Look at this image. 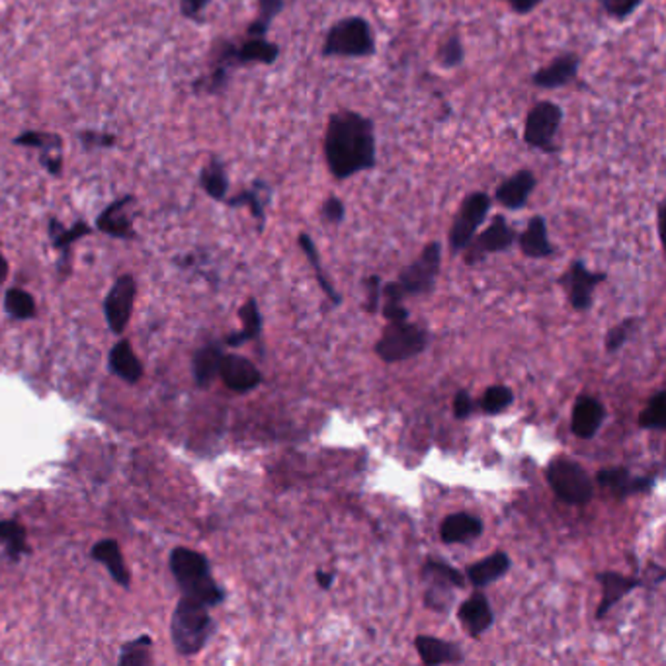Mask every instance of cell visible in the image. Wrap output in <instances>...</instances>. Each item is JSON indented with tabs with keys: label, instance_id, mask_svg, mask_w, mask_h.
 I'll use <instances>...</instances> for the list:
<instances>
[{
	"label": "cell",
	"instance_id": "6da1fadb",
	"mask_svg": "<svg viewBox=\"0 0 666 666\" xmlns=\"http://www.w3.org/2000/svg\"><path fill=\"white\" fill-rule=\"evenodd\" d=\"M323 157L328 174L337 182L376 171V121L358 109L342 108L332 112L323 135Z\"/></svg>",
	"mask_w": 666,
	"mask_h": 666
},
{
	"label": "cell",
	"instance_id": "7a4b0ae2",
	"mask_svg": "<svg viewBox=\"0 0 666 666\" xmlns=\"http://www.w3.org/2000/svg\"><path fill=\"white\" fill-rule=\"evenodd\" d=\"M282 55V47L268 37L245 36L243 39H224L213 51V61L207 75L193 80L196 94H224L233 73L248 65H274Z\"/></svg>",
	"mask_w": 666,
	"mask_h": 666
},
{
	"label": "cell",
	"instance_id": "3957f363",
	"mask_svg": "<svg viewBox=\"0 0 666 666\" xmlns=\"http://www.w3.org/2000/svg\"><path fill=\"white\" fill-rule=\"evenodd\" d=\"M378 53V36L373 24L362 14H350L332 24L323 39L325 59H371Z\"/></svg>",
	"mask_w": 666,
	"mask_h": 666
},
{
	"label": "cell",
	"instance_id": "277c9868",
	"mask_svg": "<svg viewBox=\"0 0 666 666\" xmlns=\"http://www.w3.org/2000/svg\"><path fill=\"white\" fill-rule=\"evenodd\" d=\"M171 571L184 596H190L207 608L225 600V592L213 580L210 561L202 553L188 547L174 549L171 553Z\"/></svg>",
	"mask_w": 666,
	"mask_h": 666
},
{
	"label": "cell",
	"instance_id": "5b68a950",
	"mask_svg": "<svg viewBox=\"0 0 666 666\" xmlns=\"http://www.w3.org/2000/svg\"><path fill=\"white\" fill-rule=\"evenodd\" d=\"M171 633L180 655H198L213 633V619L207 612V606L190 596H182L174 608Z\"/></svg>",
	"mask_w": 666,
	"mask_h": 666
},
{
	"label": "cell",
	"instance_id": "8992f818",
	"mask_svg": "<svg viewBox=\"0 0 666 666\" xmlns=\"http://www.w3.org/2000/svg\"><path fill=\"white\" fill-rule=\"evenodd\" d=\"M563 120L565 112L557 102L553 100L536 102L528 109V114H526L524 120V131H522L524 145L532 151L544 152V155L549 157L557 155L559 147L555 143V139H557L561 131Z\"/></svg>",
	"mask_w": 666,
	"mask_h": 666
},
{
	"label": "cell",
	"instance_id": "52a82bcc",
	"mask_svg": "<svg viewBox=\"0 0 666 666\" xmlns=\"http://www.w3.org/2000/svg\"><path fill=\"white\" fill-rule=\"evenodd\" d=\"M546 477L553 494L565 505L585 506L592 501L594 484L580 463L571 457H555L546 469Z\"/></svg>",
	"mask_w": 666,
	"mask_h": 666
},
{
	"label": "cell",
	"instance_id": "ba28073f",
	"mask_svg": "<svg viewBox=\"0 0 666 666\" xmlns=\"http://www.w3.org/2000/svg\"><path fill=\"white\" fill-rule=\"evenodd\" d=\"M491 207H493V196L483 190L471 192L462 200L448 233L450 251L453 255L463 253L467 245L473 241L481 225L487 221Z\"/></svg>",
	"mask_w": 666,
	"mask_h": 666
},
{
	"label": "cell",
	"instance_id": "9c48e42d",
	"mask_svg": "<svg viewBox=\"0 0 666 666\" xmlns=\"http://www.w3.org/2000/svg\"><path fill=\"white\" fill-rule=\"evenodd\" d=\"M426 344L428 335L424 328L409 321H399L385 327L381 338L376 344V352L383 362L397 364L419 356L426 349Z\"/></svg>",
	"mask_w": 666,
	"mask_h": 666
},
{
	"label": "cell",
	"instance_id": "30bf717a",
	"mask_svg": "<svg viewBox=\"0 0 666 666\" xmlns=\"http://www.w3.org/2000/svg\"><path fill=\"white\" fill-rule=\"evenodd\" d=\"M442 266V243H428L422 253L416 256L407 268L399 272L397 284L405 296H424L434 289Z\"/></svg>",
	"mask_w": 666,
	"mask_h": 666
},
{
	"label": "cell",
	"instance_id": "8fae6325",
	"mask_svg": "<svg viewBox=\"0 0 666 666\" xmlns=\"http://www.w3.org/2000/svg\"><path fill=\"white\" fill-rule=\"evenodd\" d=\"M516 237L518 234L508 224V219L505 215H494L489 227L475 234L473 241L467 245V248L463 251L465 265L473 266L477 262H483L489 255L508 251V248L515 245Z\"/></svg>",
	"mask_w": 666,
	"mask_h": 666
},
{
	"label": "cell",
	"instance_id": "7c38bea8",
	"mask_svg": "<svg viewBox=\"0 0 666 666\" xmlns=\"http://www.w3.org/2000/svg\"><path fill=\"white\" fill-rule=\"evenodd\" d=\"M580 55L577 51H565L553 57L547 65L539 67L532 75V87L539 90H561L575 85L580 75Z\"/></svg>",
	"mask_w": 666,
	"mask_h": 666
},
{
	"label": "cell",
	"instance_id": "4fadbf2b",
	"mask_svg": "<svg viewBox=\"0 0 666 666\" xmlns=\"http://www.w3.org/2000/svg\"><path fill=\"white\" fill-rule=\"evenodd\" d=\"M606 280L604 272H590L585 262L575 260L559 277V286L567 291L568 303L577 311H587L592 305V294L598 284Z\"/></svg>",
	"mask_w": 666,
	"mask_h": 666
},
{
	"label": "cell",
	"instance_id": "5bb4252c",
	"mask_svg": "<svg viewBox=\"0 0 666 666\" xmlns=\"http://www.w3.org/2000/svg\"><path fill=\"white\" fill-rule=\"evenodd\" d=\"M135 291L137 284L131 274L120 276L112 289L108 291V297L104 301V315L108 327L116 335H121L123 330L128 328L130 318L133 313V301H135Z\"/></svg>",
	"mask_w": 666,
	"mask_h": 666
},
{
	"label": "cell",
	"instance_id": "9a60e30c",
	"mask_svg": "<svg viewBox=\"0 0 666 666\" xmlns=\"http://www.w3.org/2000/svg\"><path fill=\"white\" fill-rule=\"evenodd\" d=\"M537 188V176L532 169H518L506 176L501 184L494 188L493 202H496L508 212H522L528 205L530 198Z\"/></svg>",
	"mask_w": 666,
	"mask_h": 666
},
{
	"label": "cell",
	"instance_id": "2e32d148",
	"mask_svg": "<svg viewBox=\"0 0 666 666\" xmlns=\"http://www.w3.org/2000/svg\"><path fill=\"white\" fill-rule=\"evenodd\" d=\"M133 203L135 196H131V193H126V196L114 200L99 217H96V229L112 239L135 241L137 231L133 227L131 215L128 213Z\"/></svg>",
	"mask_w": 666,
	"mask_h": 666
},
{
	"label": "cell",
	"instance_id": "e0dca14e",
	"mask_svg": "<svg viewBox=\"0 0 666 666\" xmlns=\"http://www.w3.org/2000/svg\"><path fill=\"white\" fill-rule=\"evenodd\" d=\"M219 376L234 393H248L262 383V376L256 366L251 359L237 354H224L219 366Z\"/></svg>",
	"mask_w": 666,
	"mask_h": 666
},
{
	"label": "cell",
	"instance_id": "ac0fdd59",
	"mask_svg": "<svg viewBox=\"0 0 666 666\" xmlns=\"http://www.w3.org/2000/svg\"><path fill=\"white\" fill-rule=\"evenodd\" d=\"M272 193L274 190L266 180L256 178L248 188H243L239 193H234V196L225 198V203L229 207H246L258 224V231L262 233L266 225V210L272 202Z\"/></svg>",
	"mask_w": 666,
	"mask_h": 666
},
{
	"label": "cell",
	"instance_id": "d6986e66",
	"mask_svg": "<svg viewBox=\"0 0 666 666\" xmlns=\"http://www.w3.org/2000/svg\"><path fill=\"white\" fill-rule=\"evenodd\" d=\"M457 619H460L462 628L473 637V640H477V637H481L484 631H489L494 623V614L487 596L479 590L475 594H471L460 606V609H457Z\"/></svg>",
	"mask_w": 666,
	"mask_h": 666
},
{
	"label": "cell",
	"instance_id": "ffe728a7",
	"mask_svg": "<svg viewBox=\"0 0 666 666\" xmlns=\"http://www.w3.org/2000/svg\"><path fill=\"white\" fill-rule=\"evenodd\" d=\"M596 481L600 487L608 489L618 498H626L637 493H647L655 484V477H633L630 469L614 467V469H600L596 473Z\"/></svg>",
	"mask_w": 666,
	"mask_h": 666
},
{
	"label": "cell",
	"instance_id": "44dd1931",
	"mask_svg": "<svg viewBox=\"0 0 666 666\" xmlns=\"http://www.w3.org/2000/svg\"><path fill=\"white\" fill-rule=\"evenodd\" d=\"M518 245L524 256L541 260L549 258L555 255V246L549 241V231H547V221L544 215H534L528 221V227L524 233L518 234Z\"/></svg>",
	"mask_w": 666,
	"mask_h": 666
},
{
	"label": "cell",
	"instance_id": "7402d4cb",
	"mask_svg": "<svg viewBox=\"0 0 666 666\" xmlns=\"http://www.w3.org/2000/svg\"><path fill=\"white\" fill-rule=\"evenodd\" d=\"M604 414L606 412L600 401H596L590 395H580L573 409V421H571L573 434L582 440L592 438L600 430L604 422Z\"/></svg>",
	"mask_w": 666,
	"mask_h": 666
},
{
	"label": "cell",
	"instance_id": "603a6c76",
	"mask_svg": "<svg viewBox=\"0 0 666 666\" xmlns=\"http://www.w3.org/2000/svg\"><path fill=\"white\" fill-rule=\"evenodd\" d=\"M483 534L481 518L467 515V512H455L443 518L440 526V537L443 544H467Z\"/></svg>",
	"mask_w": 666,
	"mask_h": 666
},
{
	"label": "cell",
	"instance_id": "cb8c5ba5",
	"mask_svg": "<svg viewBox=\"0 0 666 666\" xmlns=\"http://www.w3.org/2000/svg\"><path fill=\"white\" fill-rule=\"evenodd\" d=\"M596 578H598V582L602 585V602L598 606V612H596V619H602L621 598H626L631 590L641 585L640 580L623 577L614 571L598 573Z\"/></svg>",
	"mask_w": 666,
	"mask_h": 666
},
{
	"label": "cell",
	"instance_id": "d4e9b609",
	"mask_svg": "<svg viewBox=\"0 0 666 666\" xmlns=\"http://www.w3.org/2000/svg\"><path fill=\"white\" fill-rule=\"evenodd\" d=\"M416 653H419L421 661L426 666H438V664H450V662H462L463 655L457 645L438 640V637L430 635H419L414 640Z\"/></svg>",
	"mask_w": 666,
	"mask_h": 666
},
{
	"label": "cell",
	"instance_id": "484cf974",
	"mask_svg": "<svg viewBox=\"0 0 666 666\" xmlns=\"http://www.w3.org/2000/svg\"><path fill=\"white\" fill-rule=\"evenodd\" d=\"M510 568V557L505 551H496L489 555L487 559L477 561L467 567V578L475 588H484L493 585L494 580L503 578Z\"/></svg>",
	"mask_w": 666,
	"mask_h": 666
},
{
	"label": "cell",
	"instance_id": "4316f807",
	"mask_svg": "<svg viewBox=\"0 0 666 666\" xmlns=\"http://www.w3.org/2000/svg\"><path fill=\"white\" fill-rule=\"evenodd\" d=\"M92 559L102 563L120 587L130 588L131 577L126 563H123V555L116 539H102L100 544H96L92 547Z\"/></svg>",
	"mask_w": 666,
	"mask_h": 666
},
{
	"label": "cell",
	"instance_id": "83f0119b",
	"mask_svg": "<svg viewBox=\"0 0 666 666\" xmlns=\"http://www.w3.org/2000/svg\"><path fill=\"white\" fill-rule=\"evenodd\" d=\"M200 188L205 192V196H210L213 202H225L231 180L227 174V166L221 157H212L203 164L198 176Z\"/></svg>",
	"mask_w": 666,
	"mask_h": 666
},
{
	"label": "cell",
	"instance_id": "f1b7e54d",
	"mask_svg": "<svg viewBox=\"0 0 666 666\" xmlns=\"http://www.w3.org/2000/svg\"><path fill=\"white\" fill-rule=\"evenodd\" d=\"M109 369L128 383H137L143 378V364L139 362L130 340H120L109 352Z\"/></svg>",
	"mask_w": 666,
	"mask_h": 666
},
{
	"label": "cell",
	"instance_id": "f546056e",
	"mask_svg": "<svg viewBox=\"0 0 666 666\" xmlns=\"http://www.w3.org/2000/svg\"><path fill=\"white\" fill-rule=\"evenodd\" d=\"M90 233H92V227L87 224V221H82V219H78L77 224L73 227H68V229H65L59 224V219H55V217L49 219V237H51V245H53L55 251L61 253V266L65 265V262L68 265V255H71V246L77 241H80L82 237H88Z\"/></svg>",
	"mask_w": 666,
	"mask_h": 666
},
{
	"label": "cell",
	"instance_id": "4dcf8cb0",
	"mask_svg": "<svg viewBox=\"0 0 666 666\" xmlns=\"http://www.w3.org/2000/svg\"><path fill=\"white\" fill-rule=\"evenodd\" d=\"M221 358H224V352L217 344H207L193 356V378L200 387H207L219 376Z\"/></svg>",
	"mask_w": 666,
	"mask_h": 666
},
{
	"label": "cell",
	"instance_id": "1f68e13d",
	"mask_svg": "<svg viewBox=\"0 0 666 666\" xmlns=\"http://www.w3.org/2000/svg\"><path fill=\"white\" fill-rule=\"evenodd\" d=\"M256 16L246 26L245 36L268 37L274 20L280 16L286 8V0H256Z\"/></svg>",
	"mask_w": 666,
	"mask_h": 666
},
{
	"label": "cell",
	"instance_id": "d6a6232c",
	"mask_svg": "<svg viewBox=\"0 0 666 666\" xmlns=\"http://www.w3.org/2000/svg\"><path fill=\"white\" fill-rule=\"evenodd\" d=\"M239 317L243 321V330L241 332H233V335H229L225 338V342L229 346H241L248 340H255L260 330H262V317H260V311H258V305H256V299H248L241 311H239Z\"/></svg>",
	"mask_w": 666,
	"mask_h": 666
},
{
	"label": "cell",
	"instance_id": "836d02e7",
	"mask_svg": "<svg viewBox=\"0 0 666 666\" xmlns=\"http://www.w3.org/2000/svg\"><path fill=\"white\" fill-rule=\"evenodd\" d=\"M434 59L440 68L443 71H453V68H460L465 63V44L460 34H450L440 41L436 49Z\"/></svg>",
	"mask_w": 666,
	"mask_h": 666
},
{
	"label": "cell",
	"instance_id": "e575fe53",
	"mask_svg": "<svg viewBox=\"0 0 666 666\" xmlns=\"http://www.w3.org/2000/svg\"><path fill=\"white\" fill-rule=\"evenodd\" d=\"M299 246H301L303 255L307 256L309 265L313 266L317 282H318V286H321V289L325 291V296H327L332 303H335V305H340V303H342V297L337 294L335 287H332V284L328 282V277H327V274H325V270H323V266H321V258H318L317 246H315V243H313V239H311V234H307V233H299Z\"/></svg>",
	"mask_w": 666,
	"mask_h": 666
},
{
	"label": "cell",
	"instance_id": "d590c367",
	"mask_svg": "<svg viewBox=\"0 0 666 666\" xmlns=\"http://www.w3.org/2000/svg\"><path fill=\"white\" fill-rule=\"evenodd\" d=\"M12 145L26 147V149H37L39 152L46 151H63L65 141L59 133L55 131H39V130H26L20 135L12 139Z\"/></svg>",
	"mask_w": 666,
	"mask_h": 666
},
{
	"label": "cell",
	"instance_id": "8d00e7d4",
	"mask_svg": "<svg viewBox=\"0 0 666 666\" xmlns=\"http://www.w3.org/2000/svg\"><path fill=\"white\" fill-rule=\"evenodd\" d=\"M0 544H5L8 557L12 561H18L22 557V553H30L24 526L16 520L0 522Z\"/></svg>",
	"mask_w": 666,
	"mask_h": 666
},
{
	"label": "cell",
	"instance_id": "74e56055",
	"mask_svg": "<svg viewBox=\"0 0 666 666\" xmlns=\"http://www.w3.org/2000/svg\"><path fill=\"white\" fill-rule=\"evenodd\" d=\"M381 297H383V317L390 323H399V321H409V311L402 307V299H405V291L401 289V286L397 282H390L381 286Z\"/></svg>",
	"mask_w": 666,
	"mask_h": 666
},
{
	"label": "cell",
	"instance_id": "f35d334b",
	"mask_svg": "<svg viewBox=\"0 0 666 666\" xmlns=\"http://www.w3.org/2000/svg\"><path fill=\"white\" fill-rule=\"evenodd\" d=\"M422 577L432 578L438 585H446L452 588H463L465 578L463 573L457 571L455 567L438 561V559H428L422 567Z\"/></svg>",
	"mask_w": 666,
	"mask_h": 666
},
{
	"label": "cell",
	"instance_id": "ab89813d",
	"mask_svg": "<svg viewBox=\"0 0 666 666\" xmlns=\"http://www.w3.org/2000/svg\"><path fill=\"white\" fill-rule=\"evenodd\" d=\"M5 307L10 317L18 318V321H27V318L36 317V301L20 287H10L5 296Z\"/></svg>",
	"mask_w": 666,
	"mask_h": 666
},
{
	"label": "cell",
	"instance_id": "60d3db41",
	"mask_svg": "<svg viewBox=\"0 0 666 666\" xmlns=\"http://www.w3.org/2000/svg\"><path fill=\"white\" fill-rule=\"evenodd\" d=\"M640 426L645 430H666V393L659 391L649 399L645 411L640 416Z\"/></svg>",
	"mask_w": 666,
	"mask_h": 666
},
{
	"label": "cell",
	"instance_id": "b9f144b4",
	"mask_svg": "<svg viewBox=\"0 0 666 666\" xmlns=\"http://www.w3.org/2000/svg\"><path fill=\"white\" fill-rule=\"evenodd\" d=\"M151 637L143 635L135 641H130L126 647L121 649L120 664L121 666H145L151 664Z\"/></svg>",
	"mask_w": 666,
	"mask_h": 666
},
{
	"label": "cell",
	"instance_id": "7bdbcfd3",
	"mask_svg": "<svg viewBox=\"0 0 666 666\" xmlns=\"http://www.w3.org/2000/svg\"><path fill=\"white\" fill-rule=\"evenodd\" d=\"M512 399H515V395H512L508 387L493 385L481 397V411L484 414H498L512 405Z\"/></svg>",
	"mask_w": 666,
	"mask_h": 666
},
{
	"label": "cell",
	"instance_id": "ee69618b",
	"mask_svg": "<svg viewBox=\"0 0 666 666\" xmlns=\"http://www.w3.org/2000/svg\"><path fill=\"white\" fill-rule=\"evenodd\" d=\"M600 3L609 20L626 22L645 5V0H600Z\"/></svg>",
	"mask_w": 666,
	"mask_h": 666
},
{
	"label": "cell",
	"instance_id": "f6af8a7d",
	"mask_svg": "<svg viewBox=\"0 0 666 666\" xmlns=\"http://www.w3.org/2000/svg\"><path fill=\"white\" fill-rule=\"evenodd\" d=\"M77 139L80 141V147L85 151L112 149V147L118 145V135L116 133H108V131L80 130V131H77Z\"/></svg>",
	"mask_w": 666,
	"mask_h": 666
},
{
	"label": "cell",
	"instance_id": "bcb514c9",
	"mask_svg": "<svg viewBox=\"0 0 666 666\" xmlns=\"http://www.w3.org/2000/svg\"><path fill=\"white\" fill-rule=\"evenodd\" d=\"M321 217L325 224L330 225H340L346 219V203L342 198L330 193V196L321 203Z\"/></svg>",
	"mask_w": 666,
	"mask_h": 666
},
{
	"label": "cell",
	"instance_id": "7dc6e473",
	"mask_svg": "<svg viewBox=\"0 0 666 666\" xmlns=\"http://www.w3.org/2000/svg\"><path fill=\"white\" fill-rule=\"evenodd\" d=\"M633 327H635V321H633V318H628V321H623V323L616 325L612 330H609L608 337H606V350L608 352L619 350L621 346L628 342Z\"/></svg>",
	"mask_w": 666,
	"mask_h": 666
},
{
	"label": "cell",
	"instance_id": "c3c4849f",
	"mask_svg": "<svg viewBox=\"0 0 666 666\" xmlns=\"http://www.w3.org/2000/svg\"><path fill=\"white\" fill-rule=\"evenodd\" d=\"M39 164L49 176L53 178H61L63 176V169H65V159H63V151H46L39 152Z\"/></svg>",
	"mask_w": 666,
	"mask_h": 666
},
{
	"label": "cell",
	"instance_id": "681fc988",
	"mask_svg": "<svg viewBox=\"0 0 666 666\" xmlns=\"http://www.w3.org/2000/svg\"><path fill=\"white\" fill-rule=\"evenodd\" d=\"M212 5V0H180V14L190 22H202L203 12Z\"/></svg>",
	"mask_w": 666,
	"mask_h": 666
},
{
	"label": "cell",
	"instance_id": "f907efd6",
	"mask_svg": "<svg viewBox=\"0 0 666 666\" xmlns=\"http://www.w3.org/2000/svg\"><path fill=\"white\" fill-rule=\"evenodd\" d=\"M381 280L380 276H369L366 280V296H368V301H366V311L369 313H376L378 311V305H380V297H381Z\"/></svg>",
	"mask_w": 666,
	"mask_h": 666
},
{
	"label": "cell",
	"instance_id": "816d5d0a",
	"mask_svg": "<svg viewBox=\"0 0 666 666\" xmlns=\"http://www.w3.org/2000/svg\"><path fill=\"white\" fill-rule=\"evenodd\" d=\"M501 3H505L516 16H530L544 5V0H501Z\"/></svg>",
	"mask_w": 666,
	"mask_h": 666
},
{
	"label": "cell",
	"instance_id": "f5cc1de1",
	"mask_svg": "<svg viewBox=\"0 0 666 666\" xmlns=\"http://www.w3.org/2000/svg\"><path fill=\"white\" fill-rule=\"evenodd\" d=\"M475 405H473V399L469 397V393L465 390L457 391L455 399H453V414L457 416V419H467V416L473 412Z\"/></svg>",
	"mask_w": 666,
	"mask_h": 666
},
{
	"label": "cell",
	"instance_id": "db71d44e",
	"mask_svg": "<svg viewBox=\"0 0 666 666\" xmlns=\"http://www.w3.org/2000/svg\"><path fill=\"white\" fill-rule=\"evenodd\" d=\"M315 577H317L318 587H321L323 590H328L332 587V582H335V578H337L335 573H325V571H317Z\"/></svg>",
	"mask_w": 666,
	"mask_h": 666
},
{
	"label": "cell",
	"instance_id": "11a10c76",
	"mask_svg": "<svg viewBox=\"0 0 666 666\" xmlns=\"http://www.w3.org/2000/svg\"><path fill=\"white\" fill-rule=\"evenodd\" d=\"M6 276H8V260L5 258L3 253H0V284L6 280Z\"/></svg>",
	"mask_w": 666,
	"mask_h": 666
}]
</instances>
